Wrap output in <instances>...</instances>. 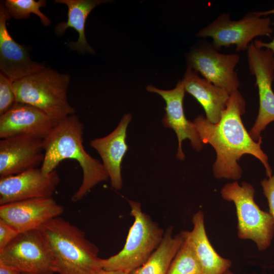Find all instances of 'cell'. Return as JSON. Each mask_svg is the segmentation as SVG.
<instances>
[{"label":"cell","instance_id":"6da1fadb","mask_svg":"<svg viewBox=\"0 0 274 274\" xmlns=\"http://www.w3.org/2000/svg\"><path fill=\"white\" fill-rule=\"evenodd\" d=\"M245 101L237 90L230 94L218 123L210 122L202 115L193 121L202 143L210 144L216 152L213 170L217 179H239L242 169L237 162L245 154L253 155L259 160L268 178L272 176L268 157L261 149V138L254 141L242 122L241 116L245 113Z\"/></svg>","mask_w":274,"mask_h":274},{"label":"cell","instance_id":"7a4b0ae2","mask_svg":"<svg viewBox=\"0 0 274 274\" xmlns=\"http://www.w3.org/2000/svg\"><path fill=\"white\" fill-rule=\"evenodd\" d=\"M84 124L75 114L58 121L43 141L45 157L41 167L43 173L55 170L65 159L77 161L82 168L83 180L71 198L74 202L82 199L94 186L109 178L102 163L84 149Z\"/></svg>","mask_w":274,"mask_h":274},{"label":"cell","instance_id":"3957f363","mask_svg":"<svg viewBox=\"0 0 274 274\" xmlns=\"http://www.w3.org/2000/svg\"><path fill=\"white\" fill-rule=\"evenodd\" d=\"M39 230L51 251L54 272L96 274L103 269L97 247L76 226L57 217Z\"/></svg>","mask_w":274,"mask_h":274},{"label":"cell","instance_id":"277c9868","mask_svg":"<svg viewBox=\"0 0 274 274\" xmlns=\"http://www.w3.org/2000/svg\"><path fill=\"white\" fill-rule=\"evenodd\" d=\"M70 76L49 67L13 82L16 102L28 104L59 121L75 114L67 91Z\"/></svg>","mask_w":274,"mask_h":274},{"label":"cell","instance_id":"5b68a950","mask_svg":"<svg viewBox=\"0 0 274 274\" xmlns=\"http://www.w3.org/2000/svg\"><path fill=\"white\" fill-rule=\"evenodd\" d=\"M134 222L123 249L102 259V268L130 273L143 265L161 243L165 231L142 211L140 202L127 200Z\"/></svg>","mask_w":274,"mask_h":274},{"label":"cell","instance_id":"8992f818","mask_svg":"<svg viewBox=\"0 0 274 274\" xmlns=\"http://www.w3.org/2000/svg\"><path fill=\"white\" fill-rule=\"evenodd\" d=\"M253 186L243 182L225 184L221 191L222 198L234 203L237 218V235L239 238L251 239L259 251L270 246L274 235V222L269 213L261 210L254 201Z\"/></svg>","mask_w":274,"mask_h":274},{"label":"cell","instance_id":"52a82bcc","mask_svg":"<svg viewBox=\"0 0 274 274\" xmlns=\"http://www.w3.org/2000/svg\"><path fill=\"white\" fill-rule=\"evenodd\" d=\"M271 24L270 19L260 16L258 11L249 12L238 20H232L229 13H223L196 36L211 38L212 44L218 50L235 45L236 52L245 51L256 37H270L273 31Z\"/></svg>","mask_w":274,"mask_h":274},{"label":"cell","instance_id":"ba28073f","mask_svg":"<svg viewBox=\"0 0 274 274\" xmlns=\"http://www.w3.org/2000/svg\"><path fill=\"white\" fill-rule=\"evenodd\" d=\"M0 262L21 273H54L51 251L39 229L20 233L0 251Z\"/></svg>","mask_w":274,"mask_h":274},{"label":"cell","instance_id":"9c48e42d","mask_svg":"<svg viewBox=\"0 0 274 274\" xmlns=\"http://www.w3.org/2000/svg\"><path fill=\"white\" fill-rule=\"evenodd\" d=\"M248 67L255 78L259 94V107L255 122L249 133L258 142L261 132L267 125L274 121V92L272 88L274 80V54L267 49L261 48L252 42L247 50Z\"/></svg>","mask_w":274,"mask_h":274},{"label":"cell","instance_id":"30bf717a","mask_svg":"<svg viewBox=\"0 0 274 274\" xmlns=\"http://www.w3.org/2000/svg\"><path fill=\"white\" fill-rule=\"evenodd\" d=\"M237 54L220 53L212 43L202 42L187 54L188 67L229 94L238 90L240 81L235 68L240 60Z\"/></svg>","mask_w":274,"mask_h":274},{"label":"cell","instance_id":"8fae6325","mask_svg":"<svg viewBox=\"0 0 274 274\" xmlns=\"http://www.w3.org/2000/svg\"><path fill=\"white\" fill-rule=\"evenodd\" d=\"M60 182L54 170L45 174L41 167L0 179V204L24 200L51 197Z\"/></svg>","mask_w":274,"mask_h":274},{"label":"cell","instance_id":"7c38bea8","mask_svg":"<svg viewBox=\"0 0 274 274\" xmlns=\"http://www.w3.org/2000/svg\"><path fill=\"white\" fill-rule=\"evenodd\" d=\"M146 89L159 94L165 101V113L162 123L164 127L172 129L176 134L178 141L177 158L182 161L185 157L182 150V142L185 139L190 140L191 146L196 151H201L204 144L193 121L188 120L184 114L183 99L185 90L181 80L171 90L160 89L151 85L147 86Z\"/></svg>","mask_w":274,"mask_h":274},{"label":"cell","instance_id":"4fadbf2b","mask_svg":"<svg viewBox=\"0 0 274 274\" xmlns=\"http://www.w3.org/2000/svg\"><path fill=\"white\" fill-rule=\"evenodd\" d=\"M44 139L20 135L0 141L1 178L38 167L45 157Z\"/></svg>","mask_w":274,"mask_h":274},{"label":"cell","instance_id":"5bb4252c","mask_svg":"<svg viewBox=\"0 0 274 274\" xmlns=\"http://www.w3.org/2000/svg\"><path fill=\"white\" fill-rule=\"evenodd\" d=\"M63 207L51 197L34 198L0 206V218L20 233L39 229L49 220L59 217Z\"/></svg>","mask_w":274,"mask_h":274},{"label":"cell","instance_id":"9a60e30c","mask_svg":"<svg viewBox=\"0 0 274 274\" xmlns=\"http://www.w3.org/2000/svg\"><path fill=\"white\" fill-rule=\"evenodd\" d=\"M58 122L35 107L15 102L0 115V138L29 135L44 139Z\"/></svg>","mask_w":274,"mask_h":274},{"label":"cell","instance_id":"2e32d148","mask_svg":"<svg viewBox=\"0 0 274 274\" xmlns=\"http://www.w3.org/2000/svg\"><path fill=\"white\" fill-rule=\"evenodd\" d=\"M3 1L0 4L1 72L14 82L36 73L45 67L43 63L32 61L27 50L9 33L7 21L10 19Z\"/></svg>","mask_w":274,"mask_h":274},{"label":"cell","instance_id":"e0dca14e","mask_svg":"<svg viewBox=\"0 0 274 274\" xmlns=\"http://www.w3.org/2000/svg\"><path fill=\"white\" fill-rule=\"evenodd\" d=\"M132 118L130 113L124 114L110 133L92 140L90 142V146L100 155L111 185L116 190H120L122 187L121 164L128 148L126 142V131Z\"/></svg>","mask_w":274,"mask_h":274},{"label":"cell","instance_id":"ac0fdd59","mask_svg":"<svg viewBox=\"0 0 274 274\" xmlns=\"http://www.w3.org/2000/svg\"><path fill=\"white\" fill-rule=\"evenodd\" d=\"M185 92L193 96L203 108L207 119L218 123L226 108L230 94L214 85L195 71L187 67L182 79Z\"/></svg>","mask_w":274,"mask_h":274},{"label":"cell","instance_id":"d6986e66","mask_svg":"<svg viewBox=\"0 0 274 274\" xmlns=\"http://www.w3.org/2000/svg\"><path fill=\"white\" fill-rule=\"evenodd\" d=\"M193 227L184 234L191 245L201 267L203 274H223L229 270L231 261L221 257L215 250L207 236L201 211L194 214Z\"/></svg>","mask_w":274,"mask_h":274},{"label":"cell","instance_id":"ffe728a7","mask_svg":"<svg viewBox=\"0 0 274 274\" xmlns=\"http://www.w3.org/2000/svg\"><path fill=\"white\" fill-rule=\"evenodd\" d=\"M103 0H56L55 3L65 4L68 8L67 20L58 23L54 29L58 36H61L69 27L75 29L78 33V40L68 44L71 49L79 53L88 52L94 54V49L89 45L85 34L86 19L90 12L100 4L107 3Z\"/></svg>","mask_w":274,"mask_h":274},{"label":"cell","instance_id":"44dd1931","mask_svg":"<svg viewBox=\"0 0 274 274\" xmlns=\"http://www.w3.org/2000/svg\"><path fill=\"white\" fill-rule=\"evenodd\" d=\"M184 240L182 231L174 236L172 228H168L159 245L146 262L130 274H167L171 262Z\"/></svg>","mask_w":274,"mask_h":274},{"label":"cell","instance_id":"7402d4cb","mask_svg":"<svg viewBox=\"0 0 274 274\" xmlns=\"http://www.w3.org/2000/svg\"><path fill=\"white\" fill-rule=\"evenodd\" d=\"M169 267L167 274H200L201 267L193 249L185 237Z\"/></svg>","mask_w":274,"mask_h":274},{"label":"cell","instance_id":"603a6c76","mask_svg":"<svg viewBox=\"0 0 274 274\" xmlns=\"http://www.w3.org/2000/svg\"><path fill=\"white\" fill-rule=\"evenodd\" d=\"M3 3L11 18L27 19L32 13L39 17L44 26H48L51 23L49 19L40 11L41 8L46 7V1L6 0Z\"/></svg>","mask_w":274,"mask_h":274},{"label":"cell","instance_id":"cb8c5ba5","mask_svg":"<svg viewBox=\"0 0 274 274\" xmlns=\"http://www.w3.org/2000/svg\"><path fill=\"white\" fill-rule=\"evenodd\" d=\"M13 81L0 73V115L8 111L16 102Z\"/></svg>","mask_w":274,"mask_h":274},{"label":"cell","instance_id":"d4e9b609","mask_svg":"<svg viewBox=\"0 0 274 274\" xmlns=\"http://www.w3.org/2000/svg\"><path fill=\"white\" fill-rule=\"evenodd\" d=\"M19 233L15 228L0 218V251L13 241Z\"/></svg>","mask_w":274,"mask_h":274},{"label":"cell","instance_id":"484cf974","mask_svg":"<svg viewBox=\"0 0 274 274\" xmlns=\"http://www.w3.org/2000/svg\"><path fill=\"white\" fill-rule=\"evenodd\" d=\"M263 193L266 198L269 208V214L271 216L274 222V175L261 181Z\"/></svg>","mask_w":274,"mask_h":274},{"label":"cell","instance_id":"4316f807","mask_svg":"<svg viewBox=\"0 0 274 274\" xmlns=\"http://www.w3.org/2000/svg\"><path fill=\"white\" fill-rule=\"evenodd\" d=\"M259 14L261 16H267L268 15L274 14V8L265 11H258ZM256 46L271 50L274 54V37L271 41L269 42H262L259 40H255L253 42Z\"/></svg>","mask_w":274,"mask_h":274},{"label":"cell","instance_id":"83f0119b","mask_svg":"<svg viewBox=\"0 0 274 274\" xmlns=\"http://www.w3.org/2000/svg\"><path fill=\"white\" fill-rule=\"evenodd\" d=\"M16 269L0 262V274H21Z\"/></svg>","mask_w":274,"mask_h":274},{"label":"cell","instance_id":"f1b7e54d","mask_svg":"<svg viewBox=\"0 0 274 274\" xmlns=\"http://www.w3.org/2000/svg\"><path fill=\"white\" fill-rule=\"evenodd\" d=\"M96 274H130L120 270H106L102 269Z\"/></svg>","mask_w":274,"mask_h":274},{"label":"cell","instance_id":"f546056e","mask_svg":"<svg viewBox=\"0 0 274 274\" xmlns=\"http://www.w3.org/2000/svg\"><path fill=\"white\" fill-rule=\"evenodd\" d=\"M223 274H233L232 271H231L229 269L227 270L225 272H224Z\"/></svg>","mask_w":274,"mask_h":274},{"label":"cell","instance_id":"4dcf8cb0","mask_svg":"<svg viewBox=\"0 0 274 274\" xmlns=\"http://www.w3.org/2000/svg\"><path fill=\"white\" fill-rule=\"evenodd\" d=\"M21 274H29V273H22Z\"/></svg>","mask_w":274,"mask_h":274},{"label":"cell","instance_id":"1f68e13d","mask_svg":"<svg viewBox=\"0 0 274 274\" xmlns=\"http://www.w3.org/2000/svg\"><path fill=\"white\" fill-rule=\"evenodd\" d=\"M200 274H203V273H200Z\"/></svg>","mask_w":274,"mask_h":274}]
</instances>
